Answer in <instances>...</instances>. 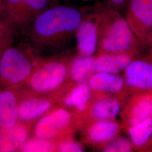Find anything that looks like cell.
I'll use <instances>...</instances> for the list:
<instances>
[{"label": "cell", "instance_id": "obj_1", "mask_svg": "<svg viewBox=\"0 0 152 152\" xmlns=\"http://www.w3.org/2000/svg\"><path fill=\"white\" fill-rule=\"evenodd\" d=\"M96 10L99 54H137L141 45L121 12L109 4L99 6Z\"/></svg>", "mask_w": 152, "mask_h": 152}, {"label": "cell", "instance_id": "obj_2", "mask_svg": "<svg viewBox=\"0 0 152 152\" xmlns=\"http://www.w3.org/2000/svg\"><path fill=\"white\" fill-rule=\"evenodd\" d=\"M84 16L80 10L68 6L45 10L32 22V37L44 45L59 42L76 33Z\"/></svg>", "mask_w": 152, "mask_h": 152}, {"label": "cell", "instance_id": "obj_3", "mask_svg": "<svg viewBox=\"0 0 152 152\" xmlns=\"http://www.w3.org/2000/svg\"><path fill=\"white\" fill-rule=\"evenodd\" d=\"M125 12L141 47H152V0H127Z\"/></svg>", "mask_w": 152, "mask_h": 152}, {"label": "cell", "instance_id": "obj_4", "mask_svg": "<svg viewBox=\"0 0 152 152\" xmlns=\"http://www.w3.org/2000/svg\"><path fill=\"white\" fill-rule=\"evenodd\" d=\"M32 69L31 61L20 50L7 48L1 57L0 81L6 86L19 85L30 77Z\"/></svg>", "mask_w": 152, "mask_h": 152}, {"label": "cell", "instance_id": "obj_5", "mask_svg": "<svg viewBox=\"0 0 152 152\" xmlns=\"http://www.w3.org/2000/svg\"><path fill=\"white\" fill-rule=\"evenodd\" d=\"M67 76L68 69L63 63L51 61L34 71L29 78V84L36 92H50L60 87Z\"/></svg>", "mask_w": 152, "mask_h": 152}, {"label": "cell", "instance_id": "obj_6", "mask_svg": "<svg viewBox=\"0 0 152 152\" xmlns=\"http://www.w3.org/2000/svg\"><path fill=\"white\" fill-rule=\"evenodd\" d=\"M123 104L120 113L122 124L126 129L152 118V91L132 93Z\"/></svg>", "mask_w": 152, "mask_h": 152}, {"label": "cell", "instance_id": "obj_7", "mask_svg": "<svg viewBox=\"0 0 152 152\" xmlns=\"http://www.w3.org/2000/svg\"><path fill=\"white\" fill-rule=\"evenodd\" d=\"M127 95L134 92L152 91V60L133 59L124 71Z\"/></svg>", "mask_w": 152, "mask_h": 152}, {"label": "cell", "instance_id": "obj_8", "mask_svg": "<svg viewBox=\"0 0 152 152\" xmlns=\"http://www.w3.org/2000/svg\"><path fill=\"white\" fill-rule=\"evenodd\" d=\"M77 49L80 55L92 56L98 50V15L96 9L84 16L76 32Z\"/></svg>", "mask_w": 152, "mask_h": 152}, {"label": "cell", "instance_id": "obj_9", "mask_svg": "<svg viewBox=\"0 0 152 152\" xmlns=\"http://www.w3.org/2000/svg\"><path fill=\"white\" fill-rule=\"evenodd\" d=\"M72 122V115L64 109L54 111L39 120L34 128L35 136L51 140L65 132Z\"/></svg>", "mask_w": 152, "mask_h": 152}, {"label": "cell", "instance_id": "obj_10", "mask_svg": "<svg viewBox=\"0 0 152 152\" xmlns=\"http://www.w3.org/2000/svg\"><path fill=\"white\" fill-rule=\"evenodd\" d=\"M99 94L90 103L87 108L91 118L92 121L115 120L121 112L124 100L113 95Z\"/></svg>", "mask_w": 152, "mask_h": 152}, {"label": "cell", "instance_id": "obj_11", "mask_svg": "<svg viewBox=\"0 0 152 152\" xmlns=\"http://www.w3.org/2000/svg\"><path fill=\"white\" fill-rule=\"evenodd\" d=\"M88 84L95 92L115 95L124 101L126 96H127L125 79L118 75L94 73L88 78Z\"/></svg>", "mask_w": 152, "mask_h": 152}, {"label": "cell", "instance_id": "obj_12", "mask_svg": "<svg viewBox=\"0 0 152 152\" xmlns=\"http://www.w3.org/2000/svg\"><path fill=\"white\" fill-rule=\"evenodd\" d=\"M123 127L115 120H94L87 127L86 138L94 144H107L118 136Z\"/></svg>", "mask_w": 152, "mask_h": 152}, {"label": "cell", "instance_id": "obj_13", "mask_svg": "<svg viewBox=\"0 0 152 152\" xmlns=\"http://www.w3.org/2000/svg\"><path fill=\"white\" fill-rule=\"evenodd\" d=\"M15 21L27 23L45 10L48 0H5Z\"/></svg>", "mask_w": 152, "mask_h": 152}, {"label": "cell", "instance_id": "obj_14", "mask_svg": "<svg viewBox=\"0 0 152 152\" xmlns=\"http://www.w3.org/2000/svg\"><path fill=\"white\" fill-rule=\"evenodd\" d=\"M28 136L27 127L19 121L12 126L0 129V152L20 151Z\"/></svg>", "mask_w": 152, "mask_h": 152}, {"label": "cell", "instance_id": "obj_15", "mask_svg": "<svg viewBox=\"0 0 152 152\" xmlns=\"http://www.w3.org/2000/svg\"><path fill=\"white\" fill-rule=\"evenodd\" d=\"M134 57L135 55L130 54H101L95 58L92 68L93 73L103 72L118 75L125 71Z\"/></svg>", "mask_w": 152, "mask_h": 152}, {"label": "cell", "instance_id": "obj_16", "mask_svg": "<svg viewBox=\"0 0 152 152\" xmlns=\"http://www.w3.org/2000/svg\"><path fill=\"white\" fill-rule=\"evenodd\" d=\"M19 121V103L10 89L0 91V129L15 125Z\"/></svg>", "mask_w": 152, "mask_h": 152}, {"label": "cell", "instance_id": "obj_17", "mask_svg": "<svg viewBox=\"0 0 152 152\" xmlns=\"http://www.w3.org/2000/svg\"><path fill=\"white\" fill-rule=\"evenodd\" d=\"M52 107L47 99L30 98L19 104V120L23 122L36 119L46 113Z\"/></svg>", "mask_w": 152, "mask_h": 152}, {"label": "cell", "instance_id": "obj_18", "mask_svg": "<svg viewBox=\"0 0 152 152\" xmlns=\"http://www.w3.org/2000/svg\"><path fill=\"white\" fill-rule=\"evenodd\" d=\"M127 130L134 148L137 150H146L152 139V118L133 125Z\"/></svg>", "mask_w": 152, "mask_h": 152}, {"label": "cell", "instance_id": "obj_19", "mask_svg": "<svg viewBox=\"0 0 152 152\" xmlns=\"http://www.w3.org/2000/svg\"><path fill=\"white\" fill-rule=\"evenodd\" d=\"M91 90L88 83H80L65 98V105L74 107L80 112L87 110L91 99Z\"/></svg>", "mask_w": 152, "mask_h": 152}, {"label": "cell", "instance_id": "obj_20", "mask_svg": "<svg viewBox=\"0 0 152 152\" xmlns=\"http://www.w3.org/2000/svg\"><path fill=\"white\" fill-rule=\"evenodd\" d=\"M95 58L80 55L71 64L69 72L72 78L79 83L83 82L93 73Z\"/></svg>", "mask_w": 152, "mask_h": 152}, {"label": "cell", "instance_id": "obj_21", "mask_svg": "<svg viewBox=\"0 0 152 152\" xmlns=\"http://www.w3.org/2000/svg\"><path fill=\"white\" fill-rule=\"evenodd\" d=\"M54 145L49 140L36 137L27 140L20 151L25 152H52L54 149Z\"/></svg>", "mask_w": 152, "mask_h": 152}, {"label": "cell", "instance_id": "obj_22", "mask_svg": "<svg viewBox=\"0 0 152 152\" xmlns=\"http://www.w3.org/2000/svg\"><path fill=\"white\" fill-rule=\"evenodd\" d=\"M135 148L130 140L124 137L118 136L110 141L103 149V152H130L133 151Z\"/></svg>", "mask_w": 152, "mask_h": 152}, {"label": "cell", "instance_id": "obj_23", "mask_svg": "<svg viewBox=\"0 0 152 152\" xmlns=\"http://www.w3.org/2000/svg\"><path fill=\"white\" fill-rule=\"evenodd\" d=\"M59 151L62 152H81L83 151L81 145L73 141H65L59 146Z\"/></svg>", "mask_w": 152, "mask_h": 152}, {"label": "cell", "instance_id": "obj_24", "mask_svg": "<svg viewBox=\"0 0 152 152\" xmlns=\"http://www.w3.org/2000/svg\"><path fill=\"white\" fill-rule=\"evenodd\" d=\"M127 0H108V3L121 12H125Z\"/></svg>", "mask_w": 152, "mask_h": 152}, {"label": "cell", "instance_id": "obj_25", "mask_svg": "<svg viewBox=\"0 0 152 152\" xmlns=\"http://www.w3.org/2000/svg\"><path fill=\"white\" fill-rule=\"evenodd\" d=\"M152 149V139H151V142H150V144H149V146L148 147V148H147V149Z\"/></svg>", "mask_w": 152, "mask_h": 152}, {"label": "cell", "instance_id": "obj_26", "mask_svg": "<svg viewBox=\"0 0 152 152\" xmlns=\"http://www.w3.org/2000/svg\"><path fill=\"white\" fill-rule=\"evenodd\" d=\"M2 55L1 53V51H0V64H1V57H2Z\"/></svg>", "mask_w": 152, "mask_h": 152}, {"label": "cell", "instance_id": "obj_27", "mask_svg": "<svg viewBox=\"0 0 152 152\" xmlns=\"http://www.w3.org/2000/svg\"><path fill=\"white\" fill-rule=\"evenodd\" d=\"M85 1H92V0H85Z\"/></svg>", "mask_w": 152, "mask_h": 152}]
</instances>
